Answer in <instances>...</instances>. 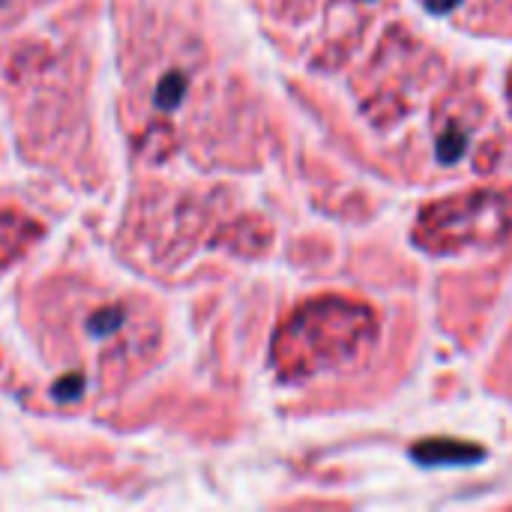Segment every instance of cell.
Segmentation results:
<instances>
[{"instance_id":"1","label":"cell","mask_w":512,"mask_h":512,"mask_svg":"<svg viewBox=\"0 0 512 512\" xmlns=\"http://www.w3.org/2000/svg\"><path fill=\"white\" fill-rule=\"evenodd\" d=\"M378 336L375 312L363 303L324 297L300 306L273 342V360L285 381H309L351 363Z\"/></svg>"},{"instance_id":"8","label":"cell","mask_w":512,"mask_h":512,"mask_svg":"<svg viewBox=\"0 0 512 512\" xmlns=\"http://www.w3.org/2000/svg\"><path fill=\"white\" fill-rule=\"evenodd\" d=\"M510 102H512V78H510Z\"/></svg>"},{"instance_id":"4","label":"cell","mask_w":512,"mask_h":512,"mask_svg":"<svg viewBox=\"0 0 512 512\" xmlns=\"http://www.w3.org/2000/svg\"><path fill=\"white\" fill-rule=\"evenodd\" d=\"M411 456L423 465H468L483 459L480 447H468L459 441H429L411 450Z\"/></svg>"},{"instance_id":"7","label":"cell","mask_w":512,"mask_h":512,"mask_svg":"<svg viewBox=\"0 0 512 512\" xmlns=\"http://www.w3.org/2000/svg\"><path fill=\"white\" fill-rule=\"evenodd\" d=\"M426 6H429L432 12H450V9L459 6V0H426Z\"/></svg>"},{"instance_id":"3","label":"cell","mask_w":512,"mask_h":512,"mask_svg":"<svg viewBox=\"0 0 512 512\" xmlns=\"http://www.w3.org/2000/svg\"><path fill=\"white\" fill-rule=\"evenodd\" d=\"M39 237V225L12 213H0V270L12 264L30 240Z\"/></svg>"},{"instance_id":"6","label":"cell","mask_w":512,"mask_h":512,"mask_svg":"<svg viewBox=\"0 0 512 512\" xmlns=\"http://www.w3.org/2000/svg\"><path fill=\"white\" fill-rule=\"evenodd\" d=\"M186 90H189L186 75H183V72H168V75L159 81V87H156V108H159V111H174V108H180L183 99H186Z\"/></svg>"},{"instance_id":"2","label":"cell","mask_w":512,"mask_h":512,"mask_svg":"<svg viewBox=\"0 0 512 512\" xmlns=\"http://www.w3.org/2000/svg\"><path fill=\"white\" fill-rule=\"evenodd\" d=\"M512 228V195L474 192L432 204L420 216L417 240L429 252H459L462 246L501 243Z\"/></svg>"},{"instance_id":"5","label":"cell","mask_w":512,"mask_h":512,"mask_svg":"<svg viewBox=\"0 0 512 512\" xmlns=\"http://www.w3.org/2000/svg\"><path fill=\"white\" fill-rule=\"evenodd\" d=\"M465 150H468V126L447 123L438 135V159L444 165H453L465 156Z\"/></svg>"}]
</instances>
